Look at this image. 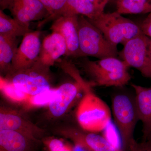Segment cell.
I'll list each match as a JSON object with an SVG mask.
<instances>
[{"instance_id": "obj_1", "label": "cell", "mask_w": 151, "mask_h": 151, "mask_svg": "<svg viewBox=\"0 0 151 151\" xmlns=\"http://www.w3.org/2000/svg\"><path fill=\"white\" fill-rule=\"evenodd\" d=\"M83 60L84 70L92 78L93 85L122 87L131 79L129 66L123 60L108 57L95 61L86 58Z\"/></svg>"}, {"instance_id": "obj_2", "label": "cell", "mask_w": 151, "mask_h": 151, "mask_svg": "<svg viewBox=\"0 0 151 151\" xmlns=\"http://www.w3.org/2000/svg\"><path fill=\"white\" fill-rule=\"evenodd\" d=\"M84 90L85 94L76 112L78 124L83 129L88 132H102L111 122V110L104 101L90 90L89 86Z\"/></svg>"}, {"instance_id": "obj_3", "label": "cell", "mask_w": 151, "mask_h": 151, "mask_svg": "<svg viewBox=\"0 0 151 151\" xmlns=\"http://www.w3.org/2000/svg\"><path fill=\"white\" fill-rule=\"evenodd\" d=\"M87 19L115 46L119 44H125L132 39L143 34L139 26L116 12H103L93 18Z\"/></svg>"}, {"instance_id": "obj_4", "label": "cell", "mask_w": 151, "mask_h": 151, "mask_svg": "<svg viewBox=\"0 0 151 151\" xmlns=\"http://www.w3.org/2000/svg\"><path fill=\"white\" fill-rule=\"evenodd\" d=\"M112 108L114 122L117 127L125 151L128 150L134 139L135 127L139 120L135 93L117 92L112 98Z\"/></svg>"}, {"instance_id": "obj_5", "label": "cell", "mask_w": 151, "mask_h": 151, "mask_svg": "<svg viewBox=\"0 0 151 151\" xmlns=\"http://www.w3.org/2000/svg\"><path fill=\"white\" fill-rule=\"evenodd\" d=\"M78 26L81 57L90 56L101 59L117 56V47L111 44L86 17L78 16Z\"/></svg>"}, {"instance_id": "obj_6", "label": "cell", "mask_w": 151, "mask_h": 151, "mask_svg": "<svg viewBox=\"0 0 151 151\" xmlns=\"http://www.w3.org/2000/svg\"><path fill=\"white\" fill-rule=\"evenodd\" d=\"M49 68L38 60L30 67L9 73V81L29 96L36 95L50 89Z\"/></svg>"}, {"instance_id": "obj_7", "label": "cell", "mask_w": 151, "mask_h": 151, "mask_svg": "<svg viewBox=\"0 0 151 151\" xmlns=\"http://www.w3.org/2000/svg\"><path fill=\"white\" fill-rule=\"evenodd\" d=\"M150 40L144 34L132 39L124 45L120 55L129 67L136 68L143 76L151 79Z\"/></svg>"}, {"instance_id": "obj_8", "label": "cell", "mask_w": 151, "mask_h": 151, "mask_svg": "<svg viewBox=\"0 0 151 151\" xmlns=\"http://www.w3.org/2000/svg\"><path fill=\"white\" fill-rule=\"evenodd\" d=\"M40 36V32L35 31L23 37L16 52L9 73L28 68L37 61L42 43Z\"/></svg>"}, {"instance_id": "obj_9", "label": "cell", "mask_w": 151, "mask_h": 151, "mask_svg": "<svg viewBox=\"0 0 151 151\" xmlns=\"http://www.w3.org/2000/svg\"><path fill=\"white\" fill-rule=\"evenodd\" d=\"M78 16H63L53 21L51 26L52 31L59 32L63 37L67 46L66 56L81 57L79 46Z\"/></svg>"}, {"instance_id": "obj_10", "label": "cell", "mask_w": 151, "mask_h": 151, "mask_svg": "<svg viewBox=\"0 0 151 151\" xmlns=\"http://www.w3.org/2000/svg\"><path fill=\"white\" fill-rule=\"evenodd\" d=\"M67 46L65 39L59 32L52 31L44 39L41 46L38 60L50 67L63 55L66 56Z\"/></svg>"}, {"instance_id": "obj_11", "label": "cell", "mask_w": 151, "mask_h": 151, "mask_svg": "<svg viewBox=\"0 0 151 151\" xmlns=\"http://www.w3.org/2000/svg\"><path fill=\"white\" fill-rule=\"evenodd\" d=\"M134 91L139 120L142 124L143 142H151V86L131 84Z\"/></svg>"}, {"instance_id": "obj_12", "label": "cell", "mask_w": 151, "mask_h": 151, "mask_svg": "<svg viewBox=\"0 0 151 151\" xmlns=\"http://www.w3.org/2000/svg\"><path fill=\"white\" fill-rule=\"evenodd\" d=\"M83 86L79 82L66 83L55 90L54 98L49 104L50 111L52 116L59 117L64 114L77 97Z\"/></svg>"}, {"instance_id": "obj_13", "label": "cell", "mask_w": 151, "mask_h": 151, "mask_svg": "<svg viewBox=\"0 0 151 151\" xmlns=\"http://www.w3.org/2000/svg\"><path fill=\"white\" fill-rule=\"evenodd\" d=\"M71 139L76 145L88 151H121L120 146L110 142L106 137L90 132L87 134L75 132Z\"/></svg>"}, {"instance_id": "obj_14", "label": "cell", "mask_w": 151, "mask_h": 151, "mask_svg": "<svg viewBox=\"0 0 151 151\" xmlns=\"http://www.w3.org/2000/svg\"><path fill=\"white\" fill-rule=\"evenodd\" d=\"M36 142L17 131H0V148L5 151H33Z\"/></svg>"}, {"instance_id": "obj_15", "label": "cell", "mask_w": 151, "mask_h": 151, "mask_svg": "<svg viewBox=\"0 0 151 151\" xmlns=\"http://www.w3.org/2000/svg\"><path fill=\"white\" fill-rule=\"evenodd\" d=\"M100 14L90 0H67L63 8L55 16L52 21L60 17L73 15L92 19Z\"/></svg>"}, {"instance_id": "obj_16", "label": "cell", "mask_w": 151, "mask_h": 151, "mask_svg": "<svg viewBox=\"0 0 151 151\" xmlns=\"http://www.w3.org/2000/svg\"><path fill=\"white\" fill-rule=\"evenodd\" d=\"M12 130L24 134L34 140L37 141L35 132L18 114L11 112L1 111L0 113V131Z\"/></svg>"}, {"instance_id": "obj_17", "label": "cell", "mask_w": 151, "mask_h": 151, "mask_svg": "<svg viewBox=\"0 0 151 151\" xmlns=\"http://www.w3.org/2000/svg\"><path fill=\"white\" fill-rule=\"evenodd\" d=\"M31 31L29 24L12 18L0 10V35L17 38L24 37Z\"/></svg>"}, {"instance_id": "obj_18", "label": "cell", "mask_w": 151, "mask_h": 151, "mask_svg": "<svg viewBox=\"0 0 151 151\" xmlns=\"http://www.w3.org/2000/svg\"><path fill=\"white\" fill-rule=\"evenodd\" d=\"M17 45V37L0 35V68L2 72L10 71Z\"/></svg>"}, {"instance_id": "obj_19", "label": "cell", "mask_w": 151, "mask_h": 151, "mask_svg": "<svg viewBox=\"0 0 151 151\" xmlns=\"http://www.w3.org/2000/svg\"><path fill=\"white\" fill-rule=\"evenodd\" d=\"M117 12L121 14H138L151 12V0H117Z\"/></svg>"}, {"instance_id": "obj_20", "label": "cell", "mask_w": 151, "mask_h": 151, "mask_svg": "<svg viewBox=\"0 0 151 151\" xmlns=\"http://www.w3.org/2000/svg\"><path fill=\"white\" fill-rule=\"evenodd\" d=\"M0 5L1 9L9 10L14 18L24 23L29 24L30 22L41 19L32 9L19 3L8 2Z\"/></svg>"}, {"instance_id": "obj_21", "label": "cell", "mask_w": 151, "mask_h": 151, "mask_svg": "<svg viewBox=\"0 0 151 151\" xmlns=\"http://www.w3.org/2000/svg\"><path fill=\"white\" fill-rule=\"evenodd\" d=\"M1 89L9 99L15 102L27 101L29 96L17 88L12 82L1 78Z\"/></svg>"}, {"instance_id": "obj_22", "label": "cell", "mask_w": 151, "mask_h": 151, "mask_svg": "<svg viewBox=\"0 0 151 151\" xmlns=\"http://www.w3.org/2000/svg\"><path fill=\"white\" fill-rule=\"evenodd\" d=\"M48 12L49 16L43 19L39 24L41 27L49 22L52 21L55 16L65 5L67 0H39Z\"/></svg>"}, {"instance_id": "obj_23", "label": "cell", "mask_w": 151, "mask_h": 151, "mask_svg": "<svg viewBox=\"0 0 151 151\" xmlns=\"http://www.w3.org/2000/svg\"><path fill=\"white\" fill-rule=\"evenodd\" d=\"M8 2L19 3L32 9L41 19L48 17V12L39 0H0V4Z\"/></svg>"}, {"instance_id": "obj_24", "label": "cell", "mask_w": 151, "mask_h": 151, "mask_svg": "<svg viewBox=\"0 0 151 151\" xmlns=\"http://www.w3.org/2000/svg\"><path fill=\"white\" fill-rule=\"evenodd\" d=\"M56 89H51L40 94L29 96L27 100L29 105L34 107L49 105L53 99Z\"/></svg>"}, {"instance_id": "obj_25", "label": "cell", "mask_w": 151, "mask_h": 151, "mask_svg": "<svg viewBox=\"0 0 151 151\" xmlns=\"http://www.w3.org/2000/svg\"><path fill=\"white\" fill-rule=\"evenodd\" d=\"M128 151H151V142H142L139 143L132 140L128 147Z\"/></svg>"}, {"instance_id": "obj_26", "label": "cell", "mask_w": 151, "mask_h": 151, "mask_svg": "<svg viewBox=\"0 0 151 151\" xmlns=\"http://www.w3.org/2000/svg\"><path fill=\"white\" fill-rule=\"evenodd\" d=\"M139 27L143 34L151 39V12L141 23Z\"/></svg>"}, {"instance_id": "obj_27", "label": "cell", "mask_w": 151, "mask_h": 151, "mask_svg": "<svg viewBox=\"0 0 151 151\" xmlns=\"http://www.w3.org/2000/svg\"><path fill=\"white\" fill-rule=\"evenodd\" d=\"M49 147L51 151H71L70 149L64 147L62 142L57 139L52 141Z\"/></svg>"}, {"instance_id": "obj_28", "label": "cell", "mask_w": 151, "mask_h": 151, "mask_svg": "<svg viewBox=\"0 0 151 151\" xmlns=\"http://www.w3.org/2000/svg\"><path fill=\"white\" fill-rule=\"evenodd\" d=\"M98 12L100 13L104 12L106 5L110 0H90Z\"/></svg>"}, {"instance_id": "obj_29", "label": "cell", "mask_w": 151, "mask_h": 151, "mask_svg": "<svg viewBox=\"0 0 151 151\" xmlns=\"http://www.w3.org/2000/svg\"><path fill=\"white\" fill-rule=\"evenodd\" d=\"M149 50H150V54L151 57V39L150 42V45H149Z\"/></svg>"}, {"instance_id": "obj_30", "label": "cell", "mask_w": 151, "mask_h": 151, "mask_svg": "<svg viewBox=\"0 0 151 151\" xmlns=\"http://www.w3.org/2000/svg\"><path fill=\"white\" fill-rule=\"evenodd\" d=\"M0 151H5L4 150H3V149L1 148H0Z\"/></svg>"}, {"instance_id": "obj_31", "label": "cell", "mask_w": 151, "mask_h": 151, "mask_svg": "<svg viewBox=\"0 0 151 151\" xmlns=\"http://www.w3.org/2000/svg\"><path fill=\"white\" fill-rule=\"evenodd\" d=\"M110 1H114V2H116V1L117 0H110Z\"/></svg>"}]
</instances>
